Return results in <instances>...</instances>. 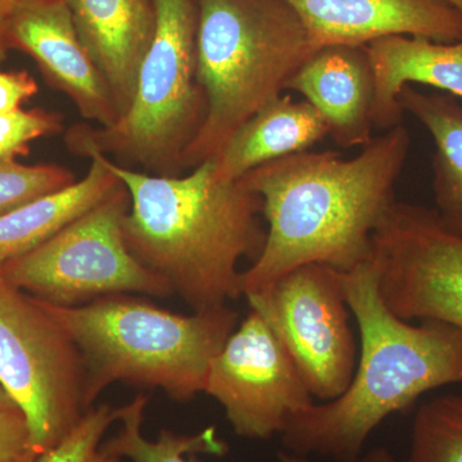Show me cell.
Wrapping results in <instances>:
<instances>
[{"label": "cell", "instance_id": "cell-19", "mask_svg": "<svg viewBox=\"0 0 462 462\" xmlns=\"http://www.w3.org/2000/svg\"><path fill=\"white\" fill-rule=\"evenodd\" d=\"M397 100L433 138L434 211L447 230L462 236V103L413 85H404Z\"/></svg>", "mask_w": 462, "mask_h": 462}, {"label": "cell", "instance_id": "cell-24", "mask_svg": "<svg viewBox=\"0 0 462 462\" xmlns=\"http://www.w3.org/2000/svg\"><path fill=\"white\" fill-rule=\"evenodd\" d=\"M62 130L60 116L42 109H17L0 114V160H17L29 153L36 139Z\"/></svg>", "mask_w": 462, "mask_h": 462}, {"label": "cell", "instance_id": "cell-17", "mask_svg": "<svg viewBox=\"0 0 462 462\" xmlns=\"http://www.w3.org/2000/svg\"><path fill=\"white\" fill-rule=\"evenodd\" d=\"M327 135L329 127L314 106L282 94L243 124L211 158L216 179L240 180L264 163L309 151Z\"/></svg>", "mask_w": 462, "mask_h": 462}, {"label": "cell", "instance_id": "cell-16", "mask_svg": "<svg viewBox=\"0 0 462 462\" xmlns=\"http://www.w3.org/2000/svg\"><path fill=\"white\" fill-rule=\"evenodd\" d=\"M375 75L373 123L387 130L402 124L397 97L404 85L421 84L462 99V39L436 42L391 36L366 45Z\"/></svg>", "mask_w": 462, "mask_h": 462}, {"label": "cell", "instance_id": "cell-7", "mask_svg": "<svg viewBox=\"0 0 462 462\" xmlns=\"http://www.w3.org/2000/svg\"><path fill=\"white\" fill-rule=\"evenodd\" d=\"M130 196L120 187L51 239L0 267L5 281L57 306H80L112 294L172 296L165 279L127 248L123 221Z\"/></svg>", "mask_w": 462, "mask_h": 462}, {"label": "cell", "instance_id": "cell-28", "mask_svg": "<svg viewBox=\"0 0 462 462\" xmlns=\"http://www.w3.org/2000/svg\"><path fill=\"white\" fill-rule=\"evenodd\" d=\"M279 461L281 462H310L309 458L303 457V456H298L294 454H289L287 451H282L278 454ZM357 462H397L394 456L388 451L387 448L378 447L374 448L372 451L367 452L361 456L360 460Z\"/></svg>", "mask_w": 462, "mask_h": 462}, {"label": "cell", "instance_id": "cell-25", "mask_svg": "<svg viewBox=\"0 0 462 462\" xmlns=\"http://www.w3.org/2000/svg\"><path fill=\"white\" fill-rule=\"evenodd\" d=\"M38 457L21 410H0V462H35Z\"/></svg>", "mask_w": 462, "mask_h": 462}, {"label": "cell", "instance_id": "cell-5", "mask_svg": "<svg viewBox=\"0 0 462 462\" xmlns=\"http://www.w3.org/2000/svg\"><path fill=\"white\" fill-rule=\"evenodd\" d=\"M316 51L285 0H199L197 75L207 109L181 170L214 158Z\"/></svg>", "mask_w": 462, "mask_h": 462}, {"label": "cell", "instance_id": "cell-29", "mask_svg": "<svg viewBox=\"0 0 462 462\" xmlns=\"http://www.w3.org/2000/svg\"><path fill=\"white\" fill-rule=\"evenodd\" d=\"M12 409H18V407L16 406V403L12 401V398L9 397L5 389L2 387V384H0V410Z\"/></svg>", "mask_w": 462, "mask_h": 462}, {"label": "cell", "instance_id": "cell-8", "mask_svg": "<svg viewBox=\"0 0 462 462\" xmlns=\"http://www.w3.org/2000/svg\"><path fill=\"white\" fill-rule=\"evenodd\" d=\"M0 384L26 418L33 451L53 448L88 411L85 366L69 333L0 270Z\"/></svg>", "mask_w": 462, "mask_h": 462}, {"label": "cell", "instance_id": "cell-13", "mask_svg": "<svg viewBox=\"0 0 462 462\" xmlns=\"http://www.w3.org/2000/svg\"><path fill=\"white\" fill-rule=\"evenodd\" d=\"M302 20L316 51L366 47L391 36L436 42L462 39V14L446 0H285Z\"/></svg>", "mask_w": 462, "mask_h": 462}, {"label": "cell", "instance_id": "cell-14", "mask_svg": "<svg viewBox=\"0 0 462 462\" xmlns=\"http://www.w3.org/2000/svg\"><path fill=\"white\" fill-rule=\"evenodd\" d=\"M318 109L342 148L373 141L375 75L366 47L320 48L285 85Z\"/></svg>", "mask_w": 462, "mask_h": 462}, {"label": "cell", "instance_id": "cell-12", "mask_svg": "<svg viewBox=\"0 0 462 462\" xmlns=\"http://www.w3.org/2000/svg\"><path fill=\"white\" fill-rule=\"evenodd\" d=\"M5 44L32 57L84 118L102 127L117 123L120 112L111 89L85 50L63 0H35L21 8L9 21Z\"/></svg>", "mask_w": 462, "mask_h": 462}, {"label": "cell", "instance_id": "cell-23", "mask_svg": "<svg viewBox=\"0 0 462 462\" xmlns=\"http://www.w3.org/2000/svg\"><path fill=\"white\" fill-rule=\"evenodd\" d=\"M117 421V409L100 404L88 410L78 425L53 448L35 462H123L100 447V439L112 422Z\"/></svg>", "mask_w": 462, "mask_h": 462}, {"label": "cell", "instance_id": "cell-20", "mask_svg": "<svg viewBox=\"0 0 462 462\" xmlns=\"http://www.w3.org/2000/svg\"><path fill=\"white\" fill-rule=\"evenodd\" d=\"M148 397L138 394L132 402L117 409L120 430L102 447L103 451L132 462H200L196 455L225 456L227 443L217 436L216 427L206 428L194 436H180L171 430H161L152 442L142 434Z\"/></svg>", "mask_w": 462, "mask_h": 462}, {"label": "cell", "instance_id": "cell-3", "mask_svg": "<svg viewBox=\"0 0 462 462\" xmlns=\"http://www.w3.org/2000/svg\"><path fill=\"white\" fill-rule=\"evenodd\" d=\"M340 279L360 329V363L345 393L297 413L281 436L289 454L357 462L388 416L433 389L462 384V331L439 321L412 325L398 318L380 294L373 258L340 273Z\"/></svg>", "mask_w": 462, "mask_h": 462}, {"label": "cell", "instance_id": "cell-15", "mask_svg": "<svg viewBox=\"0 0 462 462\" xmlns=\"http://www.w3.org/2000/svg\"><path fill=\"white\" fill-rule=\"evenodd\" d=\"M76 32L107 81L121 116L135 93L154 32L153 0H63Z\"/></svg>", "mask_w": 462, "mask_h": 462}, {"label": "cell", "instance_id": "cell-10", "mask_svg": "<svg viewBox=\"0 0 462 462\" xmlns=\"http://www.w3.org/2000/svg\"><path fill=\"white\" fill-rule=\"evenodd\" d=\"M379 291L406 321H439L462 331V236L437 212L394 202L373 236Z\"/></svg>", "mask_w": 462, "mask_h": 462}, {"label": "cell", "instance_id": "cell-30", "mask_svg": "<svg viewBox=\"0 0 462 462\" xmlns=\"http://www.w3.org/2000/svg\"><path fill=\"white\" fill-rule=\"evenodd\" d=\"M449 5H454L457 11H460L462 14V0H446Z\"/></svg>", "mask_w": 462, "mask_h": 462}, {"label": "cell", "instance_id": "cell-11", "mask_svg": "<svg viewBox=\"0 0 462 462\" xmlns=\"http://www.w3.org/2000/svg\"><path fill=\"white\" fill-rule=\"evenodd\" d=\"M203 393L224 407L236 436L269 439L314 403L278 334L251 310L212 358Z\"/></svg>", "mask_w": 462, "mask_h": 462}, {"label": "cell", "instance_id": "cell-2", "mask_svg": "<svg viewBox=\"0 0 462 462\" xmlns=\"http://www.w3.org/2000/svg\"><path fill=\"white\" fill-rule=\"evenodd\" d=\"M98 158L130 196L123 236L133 256L171 285L194 311L226 306L242 293L240 260L266 242L263 199L245 181L217 180L212 161L189 175L163 176Z\"/></svg>", "mask_w": 462, "mask_h": 462}, {"label": "cell", "instance_id": "cell-18", "mask_svg": "<svg viewBox=\"0 0 462 462\" xmlns=\"http://www.w3.org/2000/svg\"><path fill=\"white\" fill-rule=\"evenodd\" d=\"M80 181L0 216V267L23 256L93 208L121 181L96 157Z\"/></svg>", "mask_w": 462, "mask_h": 462}, {"label": "cell", "instance_id": "cell-6", "mask_svg": "<svg viewBox=\"0 0 462 462\" xmlns=\"http://www.w3.org/2000/svg\"><path fill=\"white\" fill-rule=\"evenodd\" d=\"M153 38L126 114L108 127L78 125L66 142L79 156L111 153L154 175L175 176L207 109L197 75V5L194 0H153Z\"/></svg>", "mask_w": 462, "mask_h": 462}, {"label": "cell", "instance_id": "cell-9", "mask_svg": "<svg viewBox=\"0 0 462 462\" xmlns=\"http://www.w3.org/2000/svg\"><path fill=\"white\" fill-rule=\"evenodd\" d=\"M247 300L278 334L312 397L328 402L345 393L357 346L338 270L303 264Z\"/></svg>", "mask_w": 462, "mask_h": 462}, {"label": "cell", "instance_id": "cell-26", "mask_svg": "<svg viewBox=\"0 0 462 462\" xmlns=\"http://www.w3.org/2000/svg\"><path fill=\"white\" fill-rule=\"evenodd\" d=\"M38 91V83L27 72L0 71V114L21 109Z\"/></svg>", "mask_w": 462, "mask_h": 462}, {"label": "cell", "instance_id": "cell-4", "mask_svg": "<svg viewBox=\"0 0 462 462\" xmlns=\"http://www.w3.org/2000/svg\"><path fill=\"white\" fill-rule=\"evenodd\" d=\"M35 300L80 349L88 410L116 382L161 388L178 402L193 400L239 318L227 305L172 314L129 294L74 307Z\"/></svg>", "mask_w": 462, "mask_h": 462}, {"label": "cell", "instance_id": "cell-21", "mask_svg": "<svg viewBox=\"0 0 462 462\" xmlns=\"http://www.w3.org/2000/svg\"><path fill=\"white\" fill-rule=\"evenodd\" d=\"M404 462H462V394H443L419 407Z\"/></svg>", "mask_w": 462, "mask_h": 462}, {"label": "cell", "instance_id": "cell-22", "mask_svg": "<svg viewBox=\"0 0 462 462\" xmlns=\"http://www.w3.org/2000/svg\"><path fill=\"white\" fill-rule=\"evenodd\" d=\"M74 172L58 165L27 166L0 160V216L74 184Z\"/></svg>", "mask_w": 462, "mask_h": 462}, {"label": "cell", "instance_id": "cell-27", "mask_svg": "<svg viewBox=\"0 0 462 462\" xmlns=\"http://www.w3.org/2000/svg\"><path fill=\"white\" fill-rule=\"evenodd\" d=\"M35 0H0V60L5 57L7 44H5V32L9 21L21 8L30 5Z\"/></svg>", "mask_w": 462, "mask_h": 462}, {"label": "cell", "instance_id": "cell-1", "mask_svg": "<svg viewBox=\"0 0 462 462\" xmlns=\"http://www.w3.org/2000/svg\"><path fill=\"white\" fill-rule=\"evenodd\" d=\"M411 147L397 125L346 160L305 151L264 163L242 180L263 199L266 242L247 272L243 296L263 293L307 263L351 272L373 257V236L396 202L394 188Z\"/></svg>", "mask_w": 462, "mask_h": 462}]
</instances>
